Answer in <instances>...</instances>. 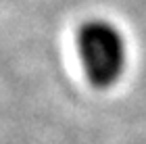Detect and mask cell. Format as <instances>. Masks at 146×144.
<instances>
[{
    "instance_id": "cell-1",
    "label": "cell",
    "mask_w": 146,
    "mask_h": 144,
    "mask_svg": "<svg viewBox=\"0 0 146 144\" xmlns=\"http://www.w3.org/2000/svg\"><path fill=\"white\" fill-rule=\"evenodd\" d=\"M77 48L84 71L94 88H111L125 69V40L113 23L92 19L77 34Z\"/></svg>"
}]
</instances>
